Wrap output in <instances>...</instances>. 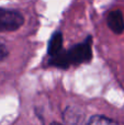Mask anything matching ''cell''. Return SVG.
<instances>
[{
    "mask_svg": "<svg viewBox=\"0 0 124 125\" xmlns=\"http://www.w3.org/2000/svg\"><path fill=\"white\" fill-rule=\"evenodd\" d=\"M52 62L57 67H68L69 65H78L86 62L91 58V39H87L85 43L74 46L66 53H58L56 56L51 57Z\"/></svg>",
    "mask_w": 124,
    "mask_h": 125,
    "instance_id": "obj_1",
    "label": "cell"
},
{
    "mask_svg": "<svg viewBox=\"0 0 124 125\" xmlns=\"http://www.w3.org/2000/svg\"><path fill=\"white\" fill-rule=\"evenodd\" d=\"M24 23V18L19 11L0 8V32H12Z\"/></svg>",
    "mask_w": 124,
    "mask_h": 125,
    "instance_id": "obj_2",
    "label": "cell"
},
{
    "mask_svg": "<svg viewBox=\"0 0 124 125\" xmlns=\"http://www.w3.org/2000/svg\"><path fill=\"white\" fill-rule=\"evenodd\" d=\"M108 26L116 34L124 32V18L120 10H114L109 13L107 19Z\"/></svg>",
    "mask_w": 124,
    "mask_h": 125,
    "instance_id": "obj_3",
    "label": "cell"
},
{
    "mask_svg": "<svg viewBox=\"0 0 124 125\" xmlns=\"http://www.w3.org/2000/svg\"><path fill=\"white\" fill-rule=\"evenodd\" d=\"M62 43H63V39H62L61 33H56L53 35L50 45H48V53H50L51 57L56 56L58 53L62 52Z\"/></svg>",
    "mask_w": 124,
    "mask_h": 125,
    "instance_id": "obj_4",
    "label": "cell"
},
{
    "mask_svg": "<svg viewBox=\"0 0 124 125\" xmlns=\"http://www.w3.org/2000/svg\"><path fill=\"white\" fill-rule=\"evenodd\" d=\"M87 125H119L113 120L103 115H94L89 120Z\"/></svg>",
    "mask_w": 124,
    "mask_h": 125,
    "instance_id": "obj_5",
    "label": "cell"
},
{
    "mask_svg": "<svg viewBox=\"0 0 124 125\" xmlns=\"http://www.w3.org/2000/svg\"><path fill=\"white\" fill-rule=\"evenodd\" d=\"M7 55H8V50H7L6 45L0 43V62L3 61L7 57Z\"/></svg>",
    "mask_w": 124,
    "mask_h": 125,
    "instance_id": "obj_6",
    "label": "cell"
},
{
    "mask_svg": "<svg viewBox=\"0 0 124 125\" xmlns=\"http://www.w3.org/2000/svg\"><path fill=\"white\" fill-rule=\"evenodd\" d=\"M51 125H62V124H59V123H57V122H54V123H52Z\"/></svg>",
    "mask_w": 124,
    "mask_h": 125,
    "instance_id": "obj_7",
    "label": "cell"
}]
</instances>
